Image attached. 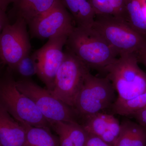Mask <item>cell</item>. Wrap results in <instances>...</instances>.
Here are the masks:
<instances>
[{
    "label": "cell",
    "instance_id": "cell-8",
    "mask_svg": "<svg viewBox=\"0 0 146 146\" xmlns=\"http://www.w3.org/2000/svg\"><path fill=\"white\" fill-rule=\"evenodd\" d=\"M27 25L23 19L16 18L14 23L7 25L0 34V62L12 71L30 53Z\"/></svg>",
    "mask_w": 146,
    "mask_h": 146
},
{
    "label": "cell",
    "instance_id": "cell-11",
    "mask_svg": "<svg viewBox=\"0 0 146 146\" xmlns=\"http://www.w3.org/2000/svg\"><path fill=\"white\" fill-rule=\"evenodd\" d=\"M82 119L81 124L87 133L99 137L110 145L115 146L119 135L121 123L114 115L101 112Z\"/></svg>",
    "mask_w": 146,
    "mask_h": 146
},
{
    "label": "cell",
    "instance_id": "cell-15",
    "mask_svg": "<svg viewBox=\"0 0 146 146\" xmlns=\"http://www.w3.org/2000/svg\"><path fill=\"white\" fill-rule=\"evenodd\" d=\"M114 146H146V127L127 119L121 123L119 135Z\"/></svg>",
    "mask_w": 146,
    "mask_h": 146
},
{
    "label": "cell",
    "instance_id": "cell-10",
    "mask_svg": "<svg viewBox=\"0 0 146 146\" xmlns=\"http://www.w3.org/2000/svg\"><path fill=\"white\" fill-rule=\"evenodd\" d=\"M68 35H61L48 39L32 54L36 67V74L50 91L54 88L56 76L63 62V48Z\"/></svg>",
    "mask_w": 146,
    "mask_h": 146
},
{
    "label": "cell",
    "instance_id": "cell-20",
    "mask_svg": "<svg viewBox=\"0 0 146 146\" xmlns=\"http://www.w3.org/2000/svg\"><path fill=\"white\" fill-rule=\"evenodd\" d=\"M96 15L106 14L124 20L125 0H89Z\"/></svg>",
    "mask_w": 146,
    "mask_h": 146
},
{
    "label": "cell",
    "instance_id": "cell-24",
    "mask_svg": "<svg viewBox=\"0 0 146 146\" xmlns=\"http://www.w3.org/2000/svg\"><path fill=\"white\" fill-rule=\"evenodd\" d=\"M9 23V21L6 12L0 7V34L4 27Z\"/></svg>",
    "mask_w": 146,
    "mask_h": 146
},
{
    "label": "cell",
    "instance_id": "cell-19",
    "mask_svg": "<svg viewBox=\"0 0 146 146\" xmlns=\"http://www.w3.org/2000/svg\"><path fill=\"white\" fill-rule=\"evenodd\" d=\"M146 108V92L127 100L117 98L112 105V112L115 114L130 117L135 112Z\"/></svg>",
    "mask_w": 146,
    "mask_h": 146
},
{
    "label": "cell",
    "instance_id": "cell-17",
    "mask_svg": "<svg viewBox=\"0 0 146 146\" xmlns=\"http://www.w3.org/2000/svg\"><path fill=\"white\" fill-rule=\"evenodd\" d=\"M124 21L131 28L146 37L145 0H125Z\"/></svg>",
    "mask_w": 146,
    "mask_h": 146
},
{
    "label": "cell",
    "instance_id": "cell-16",
    "mask_svg": "<svg viewBox=\"0 0 146 146\" xmlns=\"http://www.w3.org/2000/svg\"><path fill=\"white\" fill-rule=\"evenodd\" d=\"M62 1L72 15L76 27L91 28L96 15L89 0H62Z\"/></svg>",
    "mask_w": 146,
    "mask_h": 146
},
{
    "label": "cell",
    "instance_id": "cell-22",
    "mask_svg": "<svg viewBox=\"0 0 146 146\" xmlns=\"http://www.w3.org/2000/svg\"><path fill=\"white\" fill-rule=\"evenodd\" d=\"M84 146H111L99 138L92 134H89Z\"/></svg>",
    "mask_w": 146,
    "mask_h": 146
},
{
    "label": "cell",
    "instance_id": "cell-25",
    "mask_svg": "<svg viewBox=\"0 0 146 146\" xmlns=\"http://www.w3.org/2000/svg\"><path fill=\"white\" fill-rule=\"evenodd\" d=\"M14 1L15 0H0V7L6 12L8 5Z\"/></svg>",
    "mask_w": 146,
    "mask_h": 146
},
{
    "label": "cell",
    "instance_id": "cell-13",
    "mask_svg": "<svg viewBox=\"0 0 146 146\" xmlns=\"http://www.w3.org/2000/svg\"><path fill=\"white\" fill-rule=\"evenodd\" d=\"M50 125L58 136L59 146H84L89 136L79 123L56 121Z\"/></svg>",
    "mask_w": 146,
    "mask_h": 146
},
{
    "label": "cell",
    "instance_id": "cell-12",
    "mask_svg": "<svg viewBox=\"0 0 146 146\" xmlns=\"http://www.w3.org/2000/svg\"><path fill=\"white\" fill-rule=\"evenodd\" d=\"M25 129L0 105V144L2 146H25Z\"/></svg>",
    "mask_w": 146,
    "mask_h": 146
},
{
    "label": "cell",
    "instance_id": "cell-6",
    "mask_svg": "<svg viewBox=\"0 0 146 146\" xmlns=\"http://www.w3.org/2000/svg\"><path fill=\"white\" fill-rule=\"evenodd\" d=\"M115 90L108 78L88 73L76 99L74 108L80 118L111 108L116 101Z\"/></svg>",
    "mask_w": 146,
    "mask_h": 146
},
{
    "label": "cell",
    "instance_id": "cell-7",
    "mask_svg": "<svg viewBox=\"0 0 146 146\" xmlns=\"http://www.w3.org/2000/svg\"><path fill=\"white\" fill-rule=\"evenodd\" d=\"M16 85L21 93L33 101L50 124L56 121L79 123L80 117L74 108L55 98L48 89L29 78L16 81Z\"/></svg>",
    "mask_w": 146,
    "mask_h": 146
},
{
    "label": "cell",
    "instance_id": "cell-27",
    "mask_svg": "<svg viewBox=\"0 0 146 146\" xmlns=\"http://www.w3.org/2000/svg\"><path fill=\"white\" fill-rule=\"evenodd\" d=\"M0 146H2L1 145V144H0Z\"/></svg>",
    "mask_w": 146,
    "mask_h": 146
},
{
    "label": "cell",
    "instance_id": "cell-26",
    "mask_svg": "<svg viewBox=\"0 0 146 146\" xmlns=\"http://www.w3.org/2000/svg\"><path fill=\"white\" fill-rule=\"evenodd\" d=\"M138 63L143 64L146 68V50L138 57Z\"/></svg>",
    "mask_w": 146,
    "mask_h": 146
},
{
    "label": "cell",
    "instance_id": "cell-4",
    "mask_svg": "<svg viewBox=\"0 0 146 146\" xmlns=\"http://www.w3.org/2000/svg\"><path fill=\"white\" fill-rule=\"evenodd\" d=\"M137 56L121 54L104 73L117 92L118 99H130L146 92V73L138 65Z\"/></svg>",
    "mask_w": 146,
    "mask_h": 146
},
{
    "label": "cell",
    "instance_id": "cell-3",
    "mask_svg": "<svg viewBox=\"0 0 146 146\" xmlns=\"http://www.w3.org/2000/svg\"><path fill=\"white\" fill-rule=\"evenodd\" d=\"M91 28L119 55L132 54L138 58L146 49V37L131 28L123 18L106 14L96 15Z\"/></svg>",
    "mask_w": 146,
    "mask_h": 146
},
{
    "label": "cell",
    "instance_id": "cell-1",
    "mask_svg": "<svg viewBox=\"0 0 146 146\" xmlns=\"http://www.w3.org/2000/svg\"><path fill=\"white\" fill-rule=\"evenodd\" d=\"M65 45L67 50L90 69L103 72L119 55L91 28L76 27L68 36Z\"/></svg>",
    "mask_w": 146,
    "mask_h": 146
},
{
    "label": "cell",
    "instance_id": "cell-5",
    "mask_svg": "<svg viewBox=\"0 0 146 146\" xmlns=\"http://www.w3.org/2000/svg\"><path fill=\"white\" fill-rule=\"evenodd\" d=\"M90 68L72 53L66 50L63 62L56 76L52 95L65 104L74 108Z\"/></svg>",
    "mask_w": 146,
    "mask_h": 146
},
{
    "label": "cell",
    "instance_id": "cell-14",
    "mask_svg": "<svg viewBox=\"0 0 146 146\" xmlns=\"http://www.w3.org/2000/svg\"><path fill=\"white\" fill-rule=\"evenodd\" d=\"M59 0H15L11 13L28 24L50 10Z\"/></svg>",
    "mask_w": 146,
    "mask_h": 146
},
{
    "label": "cell",
    "instance_id": "cell-9",
    "mask_svg": "<svg viewBox=\"0 0 146 146\" xmlns=\"http://www.w3.org/2000/svg\"><path fill=\"white\" fill-rule=\"evenodd\" d=\"M72 15L59 0L50 10L27 24L33 38L49 39L61 35L69 36L75 27Z\"/></svg>",
    "mask_w": 146,
    "mask_h": 146
},
{
    "label": "cell",
    "instance_id": "cell-21",
    "mask_svg": "<svg viewBox=\"0 0 146 146\" xmlns=\"http://www.w3.org/2000/svg\"><path fill=\"white\" fill-rule=\"evenodd\" d=\"M22 77L28 79L36 74V63L32 55L25 56L18 63L14 69Z\"/></svg>",
    "mask_w": 146,
    "mask_h": 146
},
{
    "label": "cell",
    "instance_id": "cell-23",
    "mask_svg": "<svg viewBox=\"0 0 146 146\" xmlns=\"http://www.w3.org/2000/svg\"><path fill=\"white\" fill-rule=\"evenodd\" d=\"M131 117L135 119L139 124L146 127V108L135 112Z\"/></svg>",
    "mask_w": 146,
    "mask_h": 146
},
{
    "label": "cell",
    "instance_id": "cell-2",
    "mask_svg": "<svg viewBox=\"0 0 146 146\" xmlns=\"http://www.w3.org/2000/svg\"><path fill=\"white\" fill-rule=\"evenodd\" d=\"M12 71L7 68L0 75V105L23 125L50 129L33 101L18 90Z\"/></svg>",
    "mask_w": 146,
    "mask_h": 146
},
{
    "label": "cell",
    "instance_id": "cell-18",
    "mask_svg": "<svg viewBox=\"0 0 146 146\" xmlns=\"http://www.w3.org/2000/svg\"><path fill=\"white\" fill-rule=\"evenodd\" d=\"M23 126L26 132L25 146H59L58 136L53 134L50 129Z\"/></svg>",
    "mask_w": 146,
    "mask_h": 146
}]
</instances>
